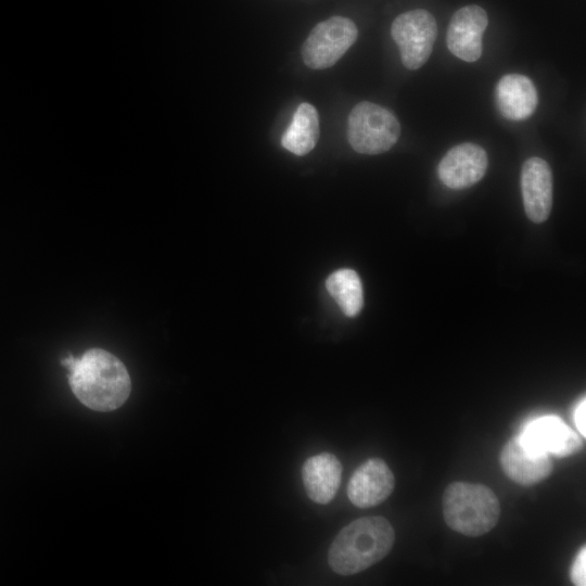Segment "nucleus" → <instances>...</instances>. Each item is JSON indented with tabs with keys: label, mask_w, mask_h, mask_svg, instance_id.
<instances>
[{
	"label": "nucleus",
	"mask_w": 586,
	"mask_h": 586,
	"mask_svg": "<svg viewBox=\"0 0 586 586\" xmlns=\"http://www.w3.org/2000/svg\"><path fill=\"white\" fill-rule=\"evenodd\" d=\"M391 35L398 47L404 66L415 71L430 58L437 36L435 17L416 9L399 14L392 23Z\"/></svg>",
	"instance_id": "423d86ee"
},
{
	"label": "nucleus",
	"mask_w": 586,
	"mask_h": 586,
	"mask_svg": "<svg viewBox=\"0 0 586 586\" xmlns=\"http://www.w3.org/2000/svg\"><path fill=\"white\" fill-rule=\"evenodd\" d=\"M443 515L451 530L477 537L495 527L500 517V504L485 485L454 482L443 495Z\"/></svg>",
	"instance_id": "7ed1b4c3"
},
{
	"label": "nucleus",
	"mask_w": 586,
	"mask_h": 586,
	"mask_svg": "<svg viewBox=\"0 0 586 586\" xmlns=\"http://www.w3.org/2000/svg\"><path fill=\"white\" fill-rule=\"evenodd\" d=\"M319 116L316 109L309 103H301L296 109L292 122L282 135L281 144L295 155L309 153L319 139Z\"/></svg>",
	"instance_id": "2eb2a0df"
},
{
	"label": "nucleus",
	"mask_w": 586,
	"mask_h": 586,
	"mask_svg": "<svg viewBox=\"0 0 586 586\" xmlns=\"http://www.w3.org/2000/svg\"><path fill=\"white\" fill-rule=\"evenodd\" d=\"M357 36L356 24L347 17L332 16L318 23L302 47L305 65L313 69L333 66L354 44Z\"/></svg>",
	"instance_id": "39448f33"
},
{
	"label": "nucleus",
	"mask_w": 586,
	"mask_h": 586,
	"mask_svg": "<svg viewBox=\"0 0 586 586\" xmlns=\"http://www.w3.org/2000/svg\"><path fill=\"white\" fill-rule=\"evenodd\" d=\"M499 461L505 474L524 486L544 481L553 469L550 455L532 451L524 446L519 435L502 447Z\"/></svg>",
	"instance_id": "f8f14e48"
},
{
	"label": "nucleus",
	"mask_w": 586,
	"mask_h": 586,
	"mask_svg": "<svg viewBox=\"0 0 586 586\" xmlns=\"http://www.w3.org/2000/svg\"><path fill=\"white\" fill-rule=\"evenodd\" d=\"M571 581L574 585H586V548L583 547L577 553L572 568H571Z\"/></svg>",
	"instance_id": "f3484780"
},
{
	"label": "nucleus",
	"mask_w": 586,
	"mask_h": 586,
	"mask_svg": "<svg viewBox=\"0 0 586 586\" xmlns=\"http://www.w3.org/2000/svg\"><path fill=\"white\" fill-rule=\"evenodd\" d=\"M326 286L341 310L347 317L357 316L364 306L362 285L359 276L353 269H339L331 273Z\"/></svg>",
	"instance_id": "dca6fc26"
},
{
	"label": "nucleus",
	"mask_w": 586,
	"mask_h": 586,
	"mask_svg": "<svg viewBox=\"0 0 586 586\" xmlns=\"http://www.w3.org/2000/svg\"><path fill=\"white\" fill-rule=\"evenodd\" d=\"M519 437L532 451L560 458L571 456L583 447L581 437L556 416H544L533 420Z\"/></svg>",
	"instance_id": "6e6552de"
},
{
	"label": "nucleus",
	"mask_w": 586,
	"mask_h": 586,
	"mask_svg": "<svg viewBox=\"0 0 586 586\" xmlns=\"http://www.w3.org/2000/svg\"><path fill=\"white\" fill-rule=\"evenodd\" d=\"M585 412H586V400L585 398H583V400L578 403L574 411V422L579 434H582L583 437L586 436Z\"/></svg>",
	"instance_id": "a211bd4d"
},
{
	"label": "nucleus",
	"mask_w": 586,
	"mask_h": 586,
	"mask_svg": "<svg viewBox=\"0 0 586 586\" xmlns=\"http://www.w3.org/2000/svg\"><path fill=\"white\" fill-rule=\"evenodd\" d=\"M495 103L506 119L512 122L527 119L538 104L536 87L525 75H504L495 88Z\"/></svg>",
	"instance_id": "ddd939ff"
},
{
	"label": "nucleus",
	"mask_w": 586,
	"mask_h": 586,
	"mask_svg": "<svg viewBox=\"0 0 586 586\" xmlns=\"http://www.w3.org/2000/svg\"><path fill=\"white\" fill-rule=\"evenodd\" d=\"M342 464L330 453L309 457L303 464L302 479L307 496L317 504H328L341 483Z\"/></svg>",
	"instance_id": "4468645a"
},
{
	"label": "nucleus",
	"mask_w": 586,
	"mask_h": 586,
	"mask_svg": "<svg viewBox=\"0 0 586 586\" xmlns=\"http://www.w3.org/2000/svg\"><path fill=\"white\" fill-rule=\"evenodd\" d=\"M400 125L393 112L362 101L347 117V140L358 153L375 155L388 151L398 140Z\"/></svg>",
	"instance_id": "20e7f679"
},
{
	"label": "nucleus",
	"mask_w": 586,
	"mask_h": 586,
	"mask_svg": "<svg viewBox=\"0 0 586 586\" xmlns=\"http://www.w3.org/2000/svg\"><path fill=\"white\" fill-rule=\"evenodd\" d=\"M394 474L380 458L362 462L352 474L347 496L358 508H370L383 502L393 492Z\"/></svg>",
	"instance_id": "9d476101"
},
{
	"label": "nucleus",
	"mask_w": 586,
	"mask_h": 586,
	"mask_svg": "<svg viewBox=\"0 0 586 586\" xmlns=\"http://www.w3.org/2000/svg\"><path fill=\"white\" fill-rule=\"evenodd\" d=\"M394 540L393 526L385 518H359L333 539L328 552L329 565L340 575L359 573L386 557Z\"/></svg>",
	"instance_id": "f03ea898"
},
{
	"label": "nucleus",
	"mask_w": 586,
	"mask_h": 586,
	"mask_svg": "<svg viewBox=\"0 0 586 586\" xmlns=\"http://www.w3.org/2000/svg\"><path fill=\"white\" fill-rule=\"evenodd\" d=\"M487 24V14L483 8L476 4L460 8L454 13L447 27L448 50L462 61H477L482 55V37Z\"/></svg>",
	"instance_id": "0eeeda50"
},
{
	"label": "nucleus",
	"mask_w": 586,
	"mask_h": 586,
	"mask_svg": "<svg viewBox=\"0 0 586 586\" xmlns=\"http://www.w3.org/2000/svg\"><path fill=\"white\" fill-rule=\"evenodd\" d=\"M487 165L486 151L477 144L464 142L448 150L437 166V174L446 187L466 189L484 177Z\"/></svg>",
	"instance_id": "1a4fd4ad"
},
{
	"label": "nucleus",
	"mask_w": 586,
	"mask_h": 586,
	"mask_svg": "<svg viewBox=\"0 0 586 586\" xmlns=\"http://www.w3.org/2000/svg\"><path fill=\"white\" fill-rule=\"evenodd\" d=\"M521 191L528 219L539 224L549 217L552 206V173L540 157L527 158L521 170Z\"/></svg>",
	"instance_id": "9b49d317"
},
{
	"label": "nucleus",
	"mask_w": 586,
	"mask_h": 586,
	"mask_svg": "<svg viewBox=\"0 0 586 586\" xmlns=\"http://www.w3.org/2000/svg\"><path fill=\"white\" fill-rule=\"evenodd\" d=\"M69 370V385L85 406L97 411L119 408L129 397L131 381L125 365L102 348H90L79 358L62 360Z\"/></svg>",
	"instance_id": "f257e3e1"
}]
</instances>
